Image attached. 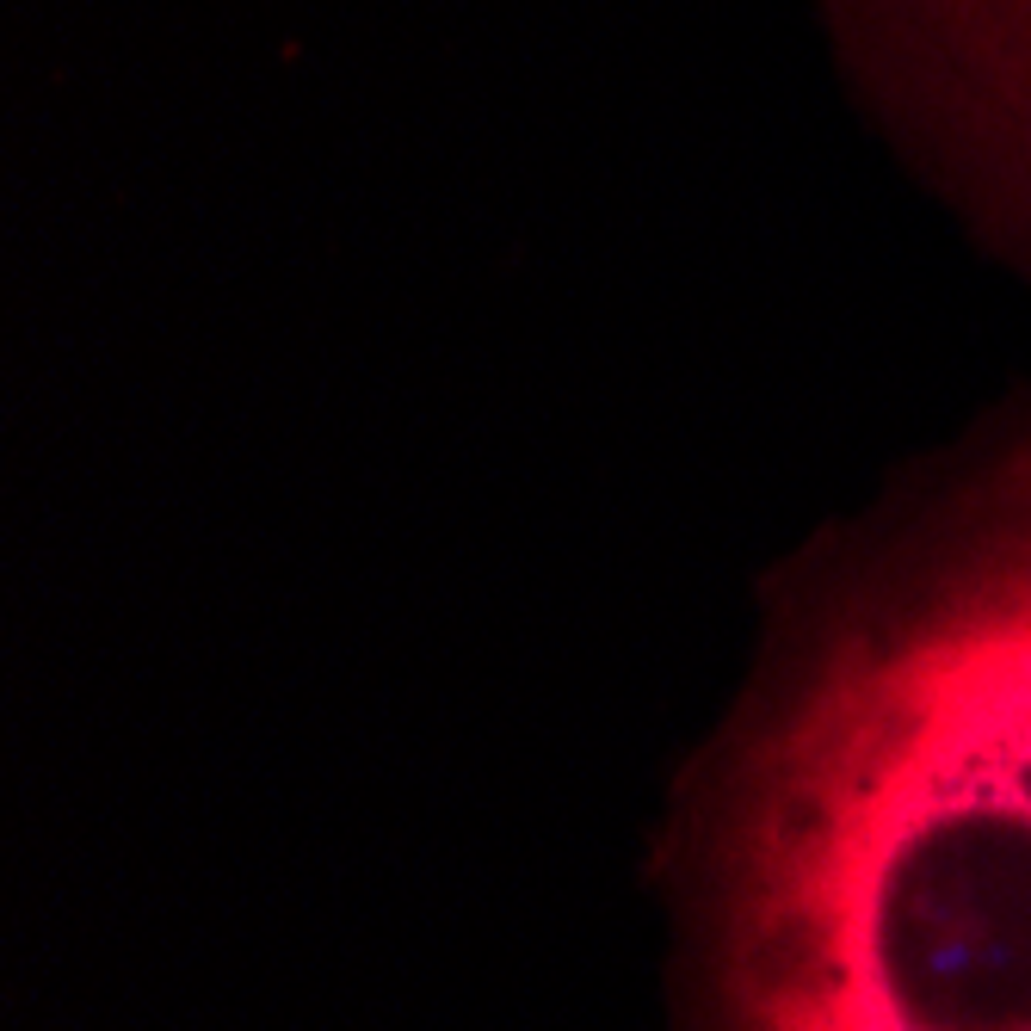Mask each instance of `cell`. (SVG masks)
I'll return each mask as SVG.
<instances>
[{"label":"cell","mask_w":1031,"mask_h":1031,"mask_svg":"<svg viewBox=\"0 0 1031 1031\" xmlns=\"http://www.w3.org/2000/svg\"><path fill=\"white\" fill-rule=\"evenodd\" d=\"M686 914L704 1031H1031V433L778 624Z\"/></svg>","instance_id":"6da1fadb"},{"label":"cell","mask_w":1031,"mask_h":1031,"mask_svg":"<svg viewBox=\"0 0 1031 1031\" xmlns=\"http://www.w3.org/2000/svg\"><path fill=\"white\" fill-rule=\"evenodd\" d=\"M927 167L1031 260V0H840Z\"/></svg>","instance_id":"7a4b0ae2"}]
</instances>
